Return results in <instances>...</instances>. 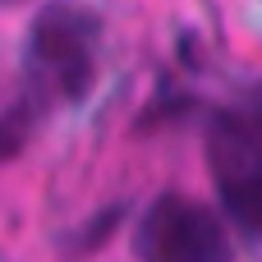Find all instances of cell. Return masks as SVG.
Segmentation results:
<instances>
[{
    "mask_svg": "<svg viewBox=\"0 0 262 262\" xmlns=\"http://www.w3.org/2000/svg\"><path fill=\"white\" fill-rule=\"evenodd\" d=\"M134 253L138 262H235L226 221L184 193L147 203L134 230Z\"/></svg>",
    "mask_w": 262,
    "mask_h": 262,
    "instance_id": "3957f363",
    "label": "cell"
},
{
    "mask_svg": "<svg viewBox=\"0 0 262 262\" xmlns=\"http://www.w3.org/2000/svg\"><path fill=\"white\" fill-rule=\"evenodd\" d=\"M101 18L78 5H46L32 18L18 92L0 111V161L18 157L60 101H83L97 78Z\"/></svg>",
    "mask_w": 262,
    "mask_h": 262,
    "instance_id": "6da1fadb",
    "label": "cell"
},
{
    "mask_svg": "<svg viewBox=\"0 0 262 262\" xmlns=\"http://www.w3.org/2000/svg\"><path fill=\"white\" fill-rule=\"evenodd\" d=\"M207 170L221 212L235 230L262 239V124L244 115H216L207 129Z\"/></svg>",
    "mask_w": 262,
    "mask_h": 262,
    "instance_id": "7a4b0ae2",
    "label": "cell"
}]
</instances>
